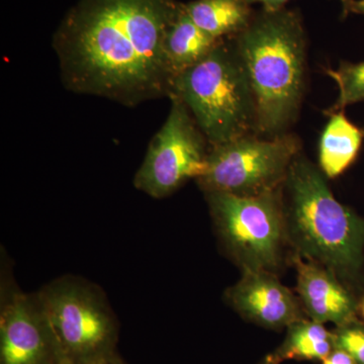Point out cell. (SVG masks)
<instances>
[{
	"instance_id": "cell-1",
	"label": "cell",
	"mask_w": 364,
	"mask_h": 364,
	"mask_svg": "<svg viewBox=\"0 0 364 364\" xmlns=\"http://www.w3.org/2000/svg\"><path fill=\"white\" fill-rule=\"evenodd\" d=\"M176 0H79L53 48L66 90L126 107L168 97L173 75L164 43Z\"/></svg>"
},
{
	"instance_id": "cell-2",
	"label": "cell",
	"mask_w": 364,
	"mask_h": 364,
	"mask_svg": "<svg viewBox=\"0 0 364 364\" xmlns=\"http://www.w3.org/2000/svg\"><path fill=\"white\" fill-rule=\"evenodd\" d=\"M282 193L293 256L328 268L356 294L363 279L364 219L335 198L327 177L303 151Z\"/></svg>"
},
{
	"instance_id": "cell-3",
	"label": "cell",
	"mask_w": 364,
	"mask_h": 364,
	"mask_svg": "<svg viewBox=\"0 0 364 364\" xmlns=\"http://www.w3.org/2000/svg\"><path fill=\"white\" fill-rule=\"evenodd\" d=\"M232 39L252 87L257 135L277 138L291 133L308 82V45L301 16L287 7L261 9Z\"/></svg>"
},
{
	"instance_id": "cell-4",
	"label": "cell",
	"mask_w": 364,
	"mask_h": 364,
	"mask_svg": "<svg viewBox=\"0 0 364 364\" xmlns=\"http://www.w3.org/2000/svg\"><path fill=\"white\" fill-rule=\"evenodd\" d=\"M171 95L188 107L210 147L257 134L252 87L232 38L176 76Z\"/></svg>"
},
{
	"instance_id": "cell-5",
	"label": "cell",
	"mask_w": 364,
	"mask_h": 364,
	"mask_svg": "<svg viewBox=\"0 0 364 364\" xmlns=\"http://www.w3.org/2000/svg\"><path fill=\"white\" fill-rule=\"evenodd\" d=\"M282 188L250 198L203 193L218 240L242 272L279 275L291 264Z\"/></svg>"
},
{
	"instance_id": "cell-6",
	"label": "cell",
	"mask_w": 364,
	"mask_h": 364,
	"mask_svg": "<svg viewBox=\"0 0 364 364\" xmlns=\"http://www.w3.org/2000/svg\"><path fill=\"white\" fill-rule=\"evenodd\" d=\"M39 294L69 364H104L117 354L119 323L100 287L65 275Z\"/></svg>"
},
{
	"instance_id": "cell-7",
	"label": "cell",
	"mask_w": 364,
	"mask_h": 364,
	"mask_svg": "<svg viewBox=\"0 0 364 364\" xmlns=\"http://www.w3.org/2000/svg\"><path fill=\"white\" fill-rule=\"evenodd\" d=\"M303 151L294 133L277 138L257 134L210 147L205 174L196 179L203 193L258 196L282 188L291 163Z\"/></svg>"
},
{
	"instance_id": "cell-8",
	"label": "cell",
	"mask_w": 364,
	"mask_h": 364,
	"mask_svg": "<svg viewBox=\"0 0 364 364\" xmlns=\"http://www.w3.org/2000/svg\"><path fill=\"white\" fill-rule=\"evenodd\" d=\"M166 121L153 136L134 186L154 198H166L189 179H198L208 166L210 145L188 107L171 95Z\"/></svg>"
},
{
	"instance_id": "cell-9",
	"label": "cell",
	"mask_w": 364,
	"mask_h": 364,
	"mask_svg": "<svg viewBox=\"0 0 364 364\" xmlns=\"http://www.w3.org/2000/svg\"><path fill=\"white\" fill-rule=\"evenodd\" d=\"M4 280L0 305V364H69L39 291Z\"/></svg>"
},
{
	"instance_id": "cell-10",
	"label": "cell",
	"mask_w": 364,
	"mask_h": 364,
	"mask_svg": "<svg viewBox=\"0 0 364 364\" xmlns=\"http://www.w3.org/2000/svg\"><path fill=\"white\" fill-rule=\"evenodd\" d=\"M225 301L248 322L274 331L308 318L298 294L272 272H242L225 291Z\"/></svg>"
},
{
	"instance_id": "cell-11",
	"label": "cell",
	"mask_w": 364,
	"mask_h": 364,
	"mask_svg": "<svg viewBox=\"0 0 364 364\" xmlns=\"http://www.w3.org/2000/svg\"><path fill=\"white\" fill-rule=\"evenodd\" d=\"M291 265L296 269V294L306 317L336 327L358 318L360 301L331 270L298 255L291 258Z\"/></svg>"
},
{
	"instance_id": "cell-12",
	"label": "cell",
	"mask_w": 364,
	"mask_h": 364,
	"mask_svg": "<svg viewBox=\"0 0 364 364\" xmlns=\"http://www.w3.org/2000/svg\"><path fill=\"white\" fill-rule=\"evenodd\" d=\"M364 139L363 129L343 112H331L318 143V167L328 179L336 178L353 164Z\"/></svg>"
},
{
	"instance_id": "cell-13",
	"label": "cell",
	"mask_w": 364,
	"mask_h": 364,
	"mask_svg": "<svg viewBox=\"0 0 364 364\" xmlns=\"http://www.w3.org/2000/svg\"><path fill=\"white\" fill-rule=\"evenodd\" d=\"M183 9L200 30L217 40L236 37L255 14L246 0H195L183 4Z\"/></svg>"
},
{
	"instance_id": "cell-14",
	"label": "cell",
	"mask_w": 364,
	"mask_h": 364,
	"mask_svg": "<svg viewBox=\"0 0 364 364\" xmlns=\"http://www.w3.org/2000/svg\"><path fill=\"white\" fill-rule=\"evenodd\" d=\"M221 41L200 30L189 18L182 4L181 11L167 31L164 43L165 54L173 77L202 61Z\"/></svg>"
},
{
	"instance_id": "cell-15",
	"label": "cell",
	"mask_w": 364,
	"mask_h": 364,
	"mask_svg": "<svg viewBox=\"0 0 364 364\" xmlns=\"http://www.w3.org/2000/svg\"><path fill=\"white\" fill-rule=\"evenodd\" d=\"M335 347L333 331L305 318L287 328L284 342L269 355L277 364L287 360L323 361Z\"/></svg>"
},
{
	"instance_id": "cell-16",
	"label": "cell",
	"mask_w": 364,
	"mask_h": 364,
	"mask_svg": "<svg viewBox=\"0 0 364 364\" xmlns=\"http://www.w3.org/2000/svg\"><path fill=\"white\" fill-rule=\"evenodd\" d=\"M326 73L336 82L339 95L329 112H343L348 105L364 102V61L359 63L342 62L337 70Z\"/></svg>"
},
{
	"instance_id": "cell-17",
	"label": "cell",
	"mask_w": 364,
	"mask_h": 364,
	"mask_svg": "<svg viewBox=\"0 0 364 364\" xmlns=\"http://www.w3.org/2000/svg\"><path fill=\"white\" fill-rule=\"evenodd\" d=\"M333 333L335 346L350 354L358 364H364V322L356 318L338 326Z\"/></svg>"
},
{
	"instance_id": "cell-18",
	"label": "cell",
	"mask_w": 364,
	"mask_h": 364,
	"mask_svg": "<svg viewBox=\"0 0 364 364\" xmlns=\"http://www.w3.org/2000/svg\"><path fill=\"white\" fill-rule=\"evenodd\" d=\"M322 364H358V363L343 349L335 347L331 353L322 361Z\"/></svg>"
},
{
	"instance_id": "cell-19",
	"label": "cell",
	"mask_w": 364,
	"mask_h": 364,
	"mask_svg": "<svg viewBox=\"0 0 364 364\" xmlns=\"http://www.w3.org/2000/svg\"><path fill=\"white\" fill-rule=\"evenodd\" d=\"M246 1L250 4L251 6L254 4H259L262 6V9L273 11L284 9L287 2L291 1V0H246ZM340 1L343 4L346 0H340Z\"/></svg>"
},
{
	"instance_id": "cell-20",
	"label": "cell",
	"mask_w": 364,
	"mask_h": 364,
	"mask_svg": "<svg viewBox=\"0 0 364 364\" xmlns=\"http://www.w3.org/2000/svg\"><path fill=\"white\" fill-rule=\"evenodd\" d=\"M344 13L358 14L364 16V0H346L343 4Z\"/></svg>"
},
{
	"instance_id": "cell-21",
	"label": "cell",
	"mask_w": 364,
	"mask_h": 364,
	"mask_svg": "<svg viewBox=\"0 0 364 364\" xmlns=\"http://www.w3.org/2000/svg\"><path fill=\"white\" fill-rule=\"evenodd\" d=\"M104 364H126L124 363L123 360H122L121 358H119V356L116 354V355L114 356V358H112L111 359H109V360L105 361Z\"/></svg>"
},
{
	"instance_id": "cell-22",
	"label": "cell",
	"mask_w": 364,
	"mask_h": 364,
	"mask_svg": "<svg viewBox=\"0 0 364 364\" xmlns=\"http://www.w3.org/2000/svg\"><path fill=\"white\" fill-rule=\"evenodd\" d=\"M258 364H277V363H275L274 360H273V359L272 358H270V355L269 354H268V355L267 356V358H265L264 359H263L262 361H261V363H258Z\"/></svg>"
},
{
	"instance_id": "cell-23",
	"label": "cell",
	"mask_w": 364,
	"mask_h": 364,
	"mask_svg": "<svg viewBox=\"0 0 364 364\" xmlns=\"http://www.w3.org/2000/svg\"><path fill=\"white\" fill-rule=\"evenodd\" d=\"M359 316H361L364 320V298L359 301Z\"/></svg>"
},
{
	"instance_id": "cell-24",
	"label": "cell",
	"mask_w": 364,
	"mask_h": 364,
	"mask_svg": "<svg viewBox=\"0 0 364 364\" xmlns=\"http://www.w3.org/2000/svg\"><path fill=\"white\" fill-rule=\"evenodd\" d=\"M363 134H364V128L363 129Z\"/></svg>"
}]
</instances>
